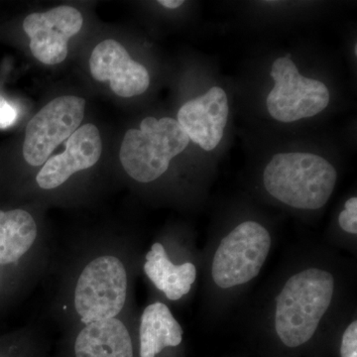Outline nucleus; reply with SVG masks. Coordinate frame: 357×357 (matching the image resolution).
Instances as JSON below:
<instances>
[{"mask_svg":"<svg viewBox=\"0 0 357 357\" xmlns=\"http://www.w3.org/2000/svg\"><path fill=\"white\" fill-rule=\"evenodd\" d=\"M337 277L310 266L291 275L275 297L272 325L282 344L298 349L318 332L337 296Z\"/></svg>","mask_w":357,"mask_h":357,"instance_id":"obj_1","label":"nucleus"},{"mask_svg":"<svg viewBox=\"0 0 357 357\" xmlns=\"http://www.w3.org/2000/svg\"><path fill=\"white\" fill-rule=\"evenodd\" d=\"M337 172L321 156L311 153H279L263 172V184L270 196L297 210L317 211L330 201Z\"/></svg>","mask_w":357,"mask_h":357,"instance_id":"obj_2","label":"nucleus"},{"mask_svg":"<svg viewBox=\"0 0 357 357\" xmlns=\"http://www.w3.org/2000/svg\"><path fill=\"white\" fill-rule=\"evenodd\" d=\"M190 143L184 129L171 117L143 119L139 129H129L122 140L121 165L139 183H150L168 170L171 160L182 153Z\"/></svg>","mask_w":357,"mask_h":357,"instance_id":"obj_3","label":"nucleus"},{"mask_svg":"<svg viewBox=\"0 0 357 357\" xmlns=\"http://www.w3.org/2000/svg\"><path fill=\"white\" fill-rule=\"evenodd\" d=\"M272 236L261 223L246 220L222 237L213 253L211 281L220 290L229 291L255 280L270 251Z\"/></svg>","mask_w":357,"mask_h":357,"instance_id":"obj_4","label":"nucleus"},{"mask_svg":"<svg viewBox=\"0 0 357 357\" xmlns=\"http://www.w3.org/2000/svg\"><path fill=\"white\" fill-rule=\"evenodd\" d=\"M128 296V273L114 256H100L84 268L75 290V307L82 323L114 319Z\"/></svg>","mask_w":357,"mask_h":357,"instance_id":"obj_5","label":"nucleus"},{"mask_svg":"<svg viewBox=\"0 0 357 357\" xmlns=\"http://www.w3.org/2000/svg\"><path fill=\"white\" fill-rule=\"evenodd\" d=\"M275 86L266 98L267 110L276 121L289 123L312 117L330 103V91L323 82L302 76L291 54L272 65Z\"/></svg>","mask_w":357,"mask_h":357,"instance_id":"obj_6","label":"nucleus"},{"mask_svg":"<svg viewBox=\"0 0 357 357\" xmlns=\"http://www.w3.org/2000/svg\"><path fill=\"white\" fill-rule=\"evenodd\" d=\"M86 100L77 96L55 98L32 117L26 126L23 157L31 166L46 163L50 155L81 126Z\"/></svg>","mask_w":357,"mask_h":357,"instance_id":"obj_7","label":"nucleus"},{"mask_svg":"<svg viewBox=\"0 0 357 357\" xmlns=\"http://www.w3.org/2000/svg\"><path fill=\"white\" fill-rule=\"evenodd\" d=\"M83 15L72 6H61L30 14L23 29L30 38V50L39 62L57 65L68 56V43L83 27Z\"/></svg>","mask_w":357,"mask_h":357,"instance_id":"obj_8","label":"nucleus"},{"mask_svg":"<svg viewBox=\"0 0 357 357\" xmlns=\"http://www.w3.org/2000/svg\"><path fill=\"white\" fill-rule=\"evenodd\" d=\"M89 70L96 81H109L112 91L121 98L142 95L149 88L146 68L132 60L115 40H105L96 45L89 58Z\"/></svg>","mask_w":357,"mask_h":357,"instance_id":"obj_9","label":"nucleus"},{"mask_svg":"<svg viewBox=\"0 0 357 357\" xmlns=\"http://www.w3.org/2000/svg\"><path fill=\"white\" fill-rule=\"evenodd\" d=\"M229 112L227 93L220 86H213L204 95L185 102L178 109L177 121L190 140L211 151L222 139Z\"/></svg>","mask_w":357,"mask_h":357,"instance_id":"obj_10","label":"nucleus"},{"mask_svg":"<svg viewBox=\"0 0 357 357\" xmlns=\"http://www.w3.org/2000/svg\"><path fill=\"white\" fill-rule=\"evenodd\" d=\"M102 152L100 131L93 124H84L70 135L65 151L47 160L37 175V184L44 190L60 187L70 176L98 163Z\"/></svg>","mask_w":357,"mask_h":357,"instance_id":"obj_11","label":"nucleus"},{"mask_svg":"<svg viewBox=\"0 0 357 357\" xmlns=\"http://www.w3.org/2000/svg\"><path fill=\"white\" fill-rule=\"evenodd\" d=\"M76 357H134L132 342L121 319L86 325L75 342Z\"/></svg>","mask_w":357,"mask_h":357,"instance_id":"obj_12","label":"nucleus"},{"mask_svg":"<svg viewBox=\"0 0 357 357\" xmlns=\"http://www.w3.org/2000/svg\"><path fill=\"white\" fill-rule=\"evenodd\" d=\"M145 274L155 287L165 294L167 299L178 301L188 295L197 280L194 263L174 264L161 243H155L145 256Z\"/></svg>","mask_w":357,"mask_h":357,"instance_id":"obj_13","label":"nucleus"},{"mask_svg":"<svg viewBox=\"0 0 357 357\" xmlns=\"http://www.w3.org/2000/svg\"><path fill=\"white\" fill-rule=\"evenodd\" d=\"M182 326L168 306L156 302L145 307L141 316L140 357H156L166 347H175L183 340Z\"/></svg>","mask_w":357,"mask_h":357,"instance_id":"obj_14","label":"nucleus"},{"mask_svg":"<svg viewBox=\"0 0 357 357\" xmlns=\"http://www.w3.org/2000/svg\"><path fill=\"white\" fill-rule=\"evenodd\" d=\"M37 225L28 211H0V264L17 262L32 248Z\"/></svg>","mask_w":357,"mask_h":357,"instance_id":"obj_15","label":"nucleus"},{"mask_svg":"<svg viewBox=\"0 0 357 357\" xmlns=\"http://www.w3.org/2000/svg\"><path fill=\"white\" fill-rule=\"evenodd\" d=\"M338 225L347 234H357V198L347 199L344 204V210L338 215Z\"/></svg>","mask_w":357,"mask_h":357,"instance_id":"obj_16","label":"nucleus"},{"mask_svg":"<svg viewBox=\"0 0 357 357\" xmlns=\"http://www.w3.org/2000/svg\"><path fill=\"white\" fill-rule=\"evenodd\" d=\"M340 356L357 357V321L354 319L345 328L340 342Z\"/></svg>","mask_w":357,"mask_h":357,"instance_id":"obj_17","label":"nucleus"},{"mask_svg":"<svg viewBox=\"0 0 357 357\" xmlns=\"http://www.w3.org/2000/svg\"><path fill=\"white\" fill-rule=\"evenodd\" d=\"M18 117L20 112L17 107L0 95V129L13 128Z\"/></svg>","mask_w":357,"mask_h":357,"instance_id":"obj_18","label":"nucleus"},{"mask_svg":"<svg viewBox=\"0 0 357 357\" xmlns=\"http://www.w3.org/2000/svg\"><path fill=\"white\" fill-rule=\"evenodd\" d=\"M158 3L161 4L162 6L167 7V8L176 9L182 6L185 1H183V0H160Z\"/></svg>","mask_w":357,"mask_h":357,"instance_id":"obj_19","label":"nucleus"}]
</instances>
